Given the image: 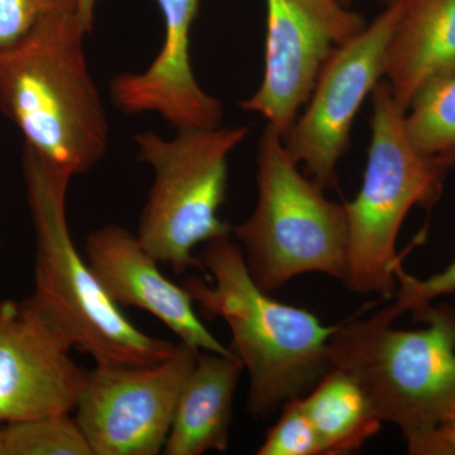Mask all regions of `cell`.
Returning <instances> with one entry per match:
<instances>
[{"instance_id": "1", "label": "cell", "mask_w": 455, "mask_h": 455, "mask_svg": "<svg viewBox=\"0 0 455 455\" xmlns=\"http://www.w3.org/2000/svg\"><path fill=\"white\" fill-rule=\"evenodd\" d=\"M199 260L212 283L188 278L185 289L203 316L227 323L232 334L228 348L250 376L248 409L253 415L268 418L333 370L328 340L337 325L326 326L311 311L263 291L230 236L208 242Z\"/></svg>"}, {"instance_id": "2", "label": "cell", "mask_w": 455, "mask_h": 455, "mask_svg": "<svg viewBox=\"0 0 455 455\" xmlns=\"http://www.w3.org/2000/svg\"><path fill=\"white\" fill-rule=\"evenodd\" d=\"M76 12L42 18L0 49V112L26 145L71 175L100 163L109 146L106 107L90 74Z\"/></svg>"}, {"instance_id": "3", "label": "cell", "mask_w": 455, "mask_h": 455, "mask_svg": "<svg viewBox=\"0 0 455 455\" xmlns=\"http://www.w3.org/2000/svg\"><path fill=\"white\" fill-rule=\"evenodd\" d=\"M22 172L35 232L36 304L95 366H155L172 355L178 344L132 324L77 251L66 212L73 175L27 145Z\"/></svg>"}, {"instance_id": "4", "label": "cell", "mask_w": 455, "mask_h": 455, "mask_svg": "<svg viewBox=\"0 0 455 455\" xmlns=\"http://www.w3.org/2000/svg\"><path fill=\"white\" fill-rule=\"evenodd\" d=\"M392 307L347 320L328 340L331 367L358 382L385 423L396 425L410 454L421 451L455 403V307L412 314L424 328H392Z\"/></svg>"}, {"instance_id": "5", "label": "cell", "mask_w": 455, "mask_h": 455, "mask_svg": "<svg viewBox=\"0 0 455 455\" xmlns=\"http://www.w3.org/2000/svg\"><path fill=\"white\" fill-rule=\"evenodd\" d=\"M372 104L363 182L355 199L343 204L348 228L343 283L352 291L391 299L397 290L398 266L403 265L396 251L401 227L415 206L435 205L455 164L416 151L403 124L406 109L390 84H377Z\"/></svg>"}, {"instance_id": "6", "label": "cell", "mask_w": 455, "mask_h": 455, "mask_svg": "<svg viewBox=\"0 0 455 455\" xmlns=\"http://www.w3.org/2000/svg\"><path fill=\"white\" fill-rule=\"evenodd\" d=\"M257 164L256 208L232 230L254 283L271 293L310 272L344 281L348 228L343 204L326 199L324 190L302 175L283 137L268 124Z\"/></svg>"}, {"instance_id": "7", "label": "cell", "mask_w": 455, "mask_h": 455, "mask_svg": "<svg viewBox=\"0 0 455 455\" xmlns=\"http://www.w3.org/2000/svg\"><path fill=\"white\" fill-rule=\"evenodd\" d=\"M248 133L245 125H220L178 131L171 140L152 131L134 136L137 157L155 172L137 238L175 274L200 267L197 245L232 235L218 211L226 202L228 156Z\"/></svg>"}, {"instance_id": "8", "label": "cell", "mask_w": 455, "mask_h": 455, "mask_svg": "<svg viewBox=\"0 0 455 455\" xmlns=\"http://www.w3.org/2000/svg\"><path fill=\"white\" fill-rule=\"evenodd\" d=\"M199 353L180 341L173 355L155 366L84 370L75 421L92 455L163 453Z\"/></svg>"}, {"instance_id": "9", "label": "cell", "mask_w": 455, "mask_h": 455, "mask_svg": "<svg viewBox=\"0 0 455 455\" xmlns=\"http://www.w3.org/2000/svg\"><path fill=\"white\" fill-rule=\"evenodd\" d=\"M400 13L401 0H395L363 31L333 51L307 109L283 140L290 157L304 164L323 190L337 185L338 164L348 148L359 108L385 76L386 52Z\"/></svg>"}, {"instance_id": "10", "label": "cell", "mask_w": 455, "mask_h": 455, "mask_svg": "<svg viewBox=\"0 0 455 455\" xmlns=\"http://www.w3.org/2000/svg\"><path fill=\"white\" fill-rule=\"evenodd\" d=\"M265 74L259 90L239 107L259 114L286 139L309 101L333 51L366 28L358 12L339 0H266Z\"/></svg>"}, {"instance_id": "11", "label": "cell", "mask_w": 455, "mask_h": 455, "mask_svg": "<svg viewBox=\"0 0 455 455\" xmlns=\"http://www.w3.org/2000/svg\"><path fill=\"white\" fill-rule=\"evenodd\" d=\"M73 341L49 313L26 300L0 301V421L70 415L84 370Z\"/></svg>"}, {"instance_id": "12", "label": "cell", "mask_w": 455, "mask_h": 455, "mask_svg": "<svg viewBox=\"0 0 455 455\" xmlns=\"http://www.w3.org/2000/svg\"><path fill=\"white\" fill-rule=\"evenodd\" d=\"M156 2L164 22L163 47L142 73L113 77L114 106L128 116L158 114L176 131L220 127L223 104L202 89L191 66V29L200 0Z\"/></svg>"}, {"instance_id": "13", "label": "cell", "mask_w": 455, "mask_h": 455, "mask_svg": "<svg viewBox=\"0 0 455 455\" xmlns=\"http://www.w3.org/2000/svg\"><path fill=\"white\" fill-rule=\"evenodd\" d=\"M85 259L119 307L147 311L197 352L233 355L203 324L190 292L164 276L137 235L116 224L98 228L86 239Z\"/></svg>"}, {"instance_id": "14", "label": "cell", "mask_w": 455, "mask_h": 455, "mask_svg": "<svg viewBox=\"0 0 455 455\" xmlns=\"http://www.w3.org/2000/svg\"><path fill=\"white\" fill-rule=\"evenodd\" d=\"M455 73V0H401L385 76L405 109L427 84Z\"/></svg>"}, {"instance_id": "15", "label": "cell", "mask_w": 455, "mask_h": 455, "mask_svg": "<svg viewBox=\"0 0 455 455\" xmlns=\"http://www.w3.org/2000/svg\"><path fill=\"white\" fill-rule=\"evenodd\" d=\"M243 370L235 355L199 353L180 394L164 454L227 451L236 385Z\"/></svg>"}, {"instance_id": "16", "label": "cell", "mask_w": 455, "mask_h": 455, "mask_svg": "<svg viewBox=\"0 0 455 455\" xmlns=\"http://www.w3.org/2000/svg\"><path fill=\"white\" fill-rule=\"evenodd\" d=\"M299 403L314 425L325 455L353 453L366 444L383 421L349 374L331 370Z\"/></svg>"}, {"instance_id": "17", "label": "cell", "mask_w": 455, "mask_h": 455, "mask_svg": "<svg viewBox=\"0 0 455 455\" xmlns=\"http://www.w3.org/2000/svg\"><path fill=\"white\" fill-rule=\"evenodd\" d=\"M403 124L419 154L455 164V73L424 86L407 108Z\"/></svg>"}, {"instance_id": "18", "label": "cell", "mask_w": 455, "mask_h": 455, "mask_svg": "<svg viewBox=\"0 0 455 455\" xmlns=\"http://www.w3.org/2000/svg\"><path fill=\"white\" fill-rule=\"evenodd\" d=\"M0 455H92L70 415L47 416L0 427Z\"/></svg>"}, {"instance_id": "19", "label": "cell", "mask_w": 455, "mask_h": 455, "mask_svg": "<svg viewBox=\"0 0 455 455\" xmlns=\"http://www.w3.org/2000/svg\"><path fill=\"white\" fill-rule=\"evenodd\" d=\"M259 455H325L324 445L299 403V398L283 406V414L269 429Z\"/></svg>"}, {"instance_id": "20", "label": "cell", "mask_w": 455, "mask_h": 455, "mask_svg": "<svg viewBox=\"0 0 455 455\" xmlns=\"http://www.w3.org/2000/svg\"><path fill=\"white\" fill-rule=\"evenodd\" d=\"M76 12V0H0V49L20 40L42 18Z\"/></svg>"}, {"instance_id": "21", "label": "cell", "mask_w": 455, "mask_h": 455, "mask_svg": "<svg viewBox=\"0 0 455 455\" xmlns=\"http://www.w3.org/2000/svg\"><path fill=\"white\" fill-rule=\"evenodd\" d=\"M396 277V301L392 305V310L397 316L403 313L414 314L429 307L440 296L455 292V259L447 268L427 278L411 276L400 265Z\"/></svg>"}, {"instance_id": "22", "label": "cell", "mask_w": 455, "mask_h": 455, "mask_svg": "<svg viewBox=\"0 0 455 455\" xmlns=\"http://www.w3.org/2000/svg\"><path fill=\"white\" fill-rule=\"evenodd\" d=\"M421 455H455V403L444 423L425 445Z\"/></svg>"}, {"instance_id": "23", "label": "cell", "mask_w": 455, "mask_h": 455, "mask_svg": "<svg viewBox=\"0 0 455 455\" xmlns=\"http://www.w3.org/2000/svg\"><path fill=\"white\" fill-rule=\"evenodd\" d=\"M97 3L98 0H76V16L88 35L92 32L94 27Z\"/></svg>"}, {"instance_id": "24", "label": "cell", "mask_w": 455, "mask_h": 455, "mask_svg": "<svg viewBox=\"0 0 455 455\" xmlns=\"http://www.w3.org/2000/svg\"><path fill=\"white\" fill-rule=\"evenodd\" d=\"M377 3H381V4L388 5L391 3H394L395 0H376Z\"/></svg>"}, {"instance_id": "25", "label": "cell", "mask_w": 455, "mask_h": 455, "mask_svg": "<svg viewBox=\"0 0 455 455\" xmlns=\"http://www.w3.org/2000/svg\"><path fill=\"white\" fill-rule=\"evenodd\" d=\"M341 2H346V3H349V0H341Z\"/></svg>"}, {"instance_id": "26", "label": "cell", "mask_w": 455, "mask_h": 455, "mask_svg": "<svg viewBox=\"0 0 455 455\" xmlns=\"http://www.w3.org/2000/svg\"><path fill=\"white\" fill-rule=\"evenodd\" d=\"M0 424H2V421H0Z\"/></svg>"}]
</instances>
